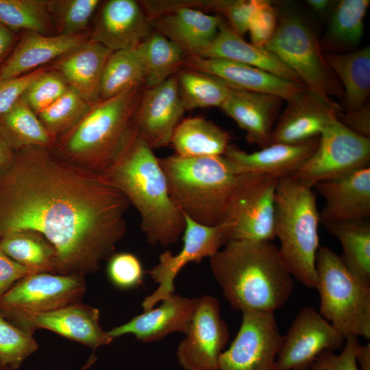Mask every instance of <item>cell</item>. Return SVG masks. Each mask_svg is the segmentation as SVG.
Returning a JSON list of instances; mask_svg holds the SVG:
<instances>
[{"label": "cell", "mask_w": 370, "mask_h": 370, "mask_svg": "<svg viewBox=\"0 0 370 370\" xmlns=\"http://www.w3.org/2000/svg\"><path fill=\"white\" fill-rule=\"evenodd\" d=\"M239 330L219 359V370H276L283 342L274 312H243Z\"/></svg>", "instance_id": "7c38bea8"}, {"label": "cell", "mask_w": 370, "mask_h": 370, "mask_svg": "<svg viewBox=\"0 0 370 370\" xmlns=\"http://www.w3.org/2000/svg\"><path fill=\"white\" fill-rule=\"evenodd\" d=\"M183 68L214 75L232 88L271 95L286 101L306 88L302 83L225 59L188 56Z\"/></svg>", "instance_id": "ffe728a7"}, {"label": "cell", "mask_w": 370, "mask_h": 370, "mask_svg": "<svg viewBox=\"0 0 370 370\" xmlns=\"http://www.w3.org/2000/svg\"><path fill=\"white\" fill-rule=\"evenodd\" d=\"M143 73L145 88H153L175 75L188 55L162 34L152 31L134 47Z\"/></svg>", "instance_id": "f546056e"}, {"label": "cell", "mask_w": 370, "mask_h": 370, "mask_svg": "<svg viewBox=\"0 0 370 370\" xmlns=\"http://www.w3.org/2000/svg\"><path fill=\"white\" fill-rule=\"evenodd\" d=\"M14 152L0 135V169L10 161Z\"/></svg>", "instance_id": "f5cc1de1"}, {"label": "cell", "mask_w": 370, "mask_h": 370, "mask_svg": "<svg viewBox=\"0 0 370 370\" xmlns=\"http://www.w3.org/2000/svg\"><path fill=\"white\" fill-rule=\"evenodd\" d=\"M341 243L343 262L360 280L370 283V223L365 220L323 223Z\"/></svg>", "instance_id": "1f68e13d"}, {"label": "cell", "mask_w": 370, "mask_h": 370, "mask_svg": "<svg viewBox=\"0 0 370 370\" xmlns=\"http://www.w3.org/2000/svg\"><path fill=\"white\" fill-rule=\"evenodd\" d=\"M230 135L202 117L180 122L170 144L176 155L185 158L223 156L230 145Z\"/></svg>", "instance_id": "f1b7e54d"}, {"label": "cell", "mask_w": 370, "mask_h": 370, "mask_svg": "<svg viewBox=\"0 0 370 370\" xmlns=\"http://www.w3.org/2000/svg\"><path fill=\"white\" fill-rule=\"evenodd\" d=\"M324 58L344 86L347 112L364 106L370 94V47L348 53H329Z\"/></svg>", "instance_id": "4dcf8cb0"}, {"label": "cell", "mask_w": 370, "mask_h": 370, "mask_svg": "<svg viewBox=\"0 0 370 370\" xmlns=\"http://www.w3.org/2000/svg\"><path fill=\"white\" fill-rule=\"evenodd\" d=\"M359 345L358 338H347L340 354L330 351L321 352L309 370H358L356 356Z\"/></svg>", "instance_id": "bcb514c9"}, {"label": "cell", "mask_w": 370, "mask_h": 370, "mask_svg": "<svg viewBox=\"0 0 370 370\" xmlns=\"http://www.w3.org/2000/svg\"><path fill=\"white\" fill-rule=\"evenodd\" d=\"M213 276L235 310L274 312L294 288L278 247L271 241L232 240L210 258Z\"/></svg>", "instance_id": "3957f363"}, {"label": "cell", "mask_w": 370, "mask_h": 370, "mask_svg": "<svg viewBox=\"0 0 370 370\" xmlns=\"http://www.w3.org/2000/svg\"><path fill=\"white\" fill-rule=\"evenodd\" d=\"M279 179L260 173L240 174L223 222L232 240L271 241L275 234V191Z\"/></svg>", "instance_id": "9c48e42d"}, {"label": "cell", "mask_w": 370, "mask_h": 370, "mask_svg": "<svg viewBox=\"0 0 370 370\" xmlns=\"http://www.w3.org/2000/svg\"><path fill=\"white\" fill-rule=\"evenodd\" d=\"M356 362L358 370H370V344H360L356 353Z\"/></svg>", "instance_id": "816d5d0a"}, {"label": "cell", "mask_w": 370, "mask_h": 370, "mask_svg": "<svg viewBox=\"0 0 370 370\" xmlns=\"http://www.w3.org/2000/svg\"><path fill=\"white\" fill-rule=\"evenodd\" d=\"M282 100L271 95L230 88L220 108L246 132L248 142L263 148L270 145Z\"/></svg>", "instance_id": "d4e9b609"}, {"label": "cell", "mask_w": 370, "mask_h": 370, "mask_svg": "<svg viewBox=\"0 0 370 370\" xmlns=\"http://www.w3.org/2000/svg\"><path fill=\"white\" fill-rule=\"evenodd\" d=\"M185 228L182 234L183 245L176 254L165 251L158 256V263L148 274L158 287L146 297L142 306L144 311L153 308L174 293V282L182 269L189 262H200L204 258H211L227 243L222 224L210 226L194 221L184 215Z\"/></svg>", "instance_id": "4fadbf2b"}, {"label": "cell", "mask_w": 370, "mask_h": 370, "mask_svg": "<svg viewBox=\"0 0 370 370\" xmlns=\"http://www.w3.org/2000/svg\"><path fill=\"white\" fill-rule=\"evenodd\" d=\"M18 40L16 33L0 22V66L12 52Z\"/></svg>", "instance_id": "f907efd6"}, {"label": "cell", "mask_w": 370, "mask_h": 370, "mask_svg": "<svg viewBox=\"0 0 370 370\" xmlns=\"http://www.w3.org/2000/svg\"><path fill=\"white\" fill-rule=\"evenodd\" d=\"M198 56L241 62L284 79L302 83L274 53L265 47L246 42L224 22L221 24L215 38Z\"/></svg>", "instance_id": "83f0119b"}, {"label": "cell", "mask_w": 370, "mask_h": 370, "mask_svg": "<svg viewBox=\"0 0 370 370\" xmlns=\"http://www.w3.org/2000/svg\"><path fill=\"white\" fill-rule=\"evenodd\" d=\"M92 106L71 88L37 114L50 136L74 127Z\"/></svg>", "instance_id": "f35d334b"}, {"label": "cell", "mask_w": 370, "mask_h": 370, "mask_svg": "<svg viewBox=\"0 0 370 370\" xmlns=\"http://www.w3.org/2000/svg\"><path fill=\"white\" fill-rule=\"evenodd\" d=\"M275 234L288 272L304 286L315 288L319 246L320 212L312 188L291 177L279 179L275 191Z\"/></svg>", "instance_id": "5b68a950"}, {"label": "cell", "mask_w": 370, "mask_h": 370, "mask_svg": "<svg viewBox=\"0 0 370 370\" xmlns=\"http://www.w3.org/2000/svg\"><path fill=\"white\" fill-rule=\"evenodd\" d=\"M81 34L49 36L26 32L0 66V80L25 75L56 58H62L86 42Z\"/></svg>", "instance_id": "484cf974"}, {"label": "cell", "mask_w": 370, "mask_h": 370, "mask_svg": "<svg viewBox=\"0 0 370 370\" xmlns=\"http://www.w3.org/2000/svg\"><path fill=\"white\" fill-rule=\"evenodd\" d=\"M150 25L181 47L188 56H198L217 36L221 16L208 14L187 5L186 1H145Z\"/></svg>", "instance_id": "5bb4252c"}, {"label": "cell", "mask_w": 370, "mask_h": 370, "mask_svg": "<svg viewBox=\"0 0 370 370\" xmlns=\"http://www.w3.org/2000/svg\"><path fill=\"white\" fill-rule=\"evenodd\" d=\"M38 348L32 332L18 327L0 312V365L16 370Z\"/></svg>", "instance_id": "ab89813d"}, {"label": "cell", "mask_w": 370, "mask_h": 370, "mask_svg": "<svg viewBox=\"0 0 370 370\" xmlns=\"http://www.w3.org/2000/svg\"><path fill=\"white\" fill-rule=\"evenodd\" d=\"M169 193L184 215L202 225L221 224L238 184L236 174L223 156L159 158Z\"/></svg>", "instance_id": "277c9868"}, {"label": "cell", "mask_w": 370, "mask_h": 370, "mask_svg": "<svg viewBox=\"0 0 370 370\" xmlns=\"http://www.w3.org/2000/svg\"><path fill=\"white\" fill-rule=\"evenodd\" d=\"M96 360H97V357L95 354V351H94L92 354L89 356L85 365L82 367L80 370H88L92 366V365L96 362Z\"/></svg>", "instance_id": "11a10c76"}, {"label": "cell", "mask_w": 370, "mask_h": 370, "mask_svg": "<svg viewBox=\"0 0 370 370\" xmlns=\"http://www.w3.org/2000/svg\"><path fill=\"white\" fill-rule=\"evenodd\" d=\"M175 75L178 95L185 111L220 108L230 90L223 80L204 72L182 68Z\"/></svg>", "instance_id": "e575fe53"}, {"label": "cell", "mask_w": 370, "mask_h": 370, "mask_svg": "<svg viewBox=\"0 0 370 370\" xmlns=\"http://www.w3.org/2000/svg\"><path fill=\"white\" fill-rule=\"evenodd\" d=\"M4 317L28 332L34 333L36 329L48 330L86 345L94 351L110 344L113 340L102 329L99 310L80 302L43 313L14 314Z\"/></svg>", "instance_id": "e0dca14e"}, {"label": "cell", "mask_w": 370, "mask_h": 370, "mask_svg": "<svg viewBox=\"0 0 370 370\" xmlns=\"http://www.w3.org/2000/svg\"><path fill=\"white\" fill-rule=\"evenodd\" d=\"M125 195L103 175L41 147L14 151L0 169V238L31 232L56 252V273L85 276L108 259L126 232Z\"/></svg>", "instance_id": "6da1fadb"}, {"label": "cell", "mask_w": 370, "mask_h": 370, "mask_svg": "<svg viewBox=\"0 0 370 370\" xmlns=\"http://www.w3.org/2000/svg\"><path fill=\"white\" fill-rule=\"evenodd\" d=\"M0 249L34 273H56V258L52 245L40 235L17 232L0 238Z\"/></svg>", "instance_id": "d590c367"}, {"label": "cell", "mask_w": 370, "mask_h": 370, "mask_svg": "<svg viewBox=\"0 0 370 370\" xmlns=\"http://www.w3.org/2000/svg\"><path fill=\"white\" fill-rule=\"evenodd\" d=\"M319 137L298 144L272 143L247 153L230 145L223 156L236 174L260 173L278 179L295 173L315 151Z\"/></svg>", "instance_id": "603a6c76"}, {"label": "cell", "mask_w": 370, "mask_h": 370, "mask_svg": "<svg viewBox=\"0 0 370 370\" xmlns=\"http://www.w3.org/2000/svg\"><path fill=\"white\" fill-rule=\"evenodd\" d=\"M338 106L305 88L287 101L273 127L270 144H298L318 138L337 117Z\"/></svg>", "instance_id": "d6986e66"}, {"label": "cell", "mask_w": 370, "mask_h": 370, "mask_svg": "<svg viewBox=\"0 0 370 370\" xmlns=\"http://www.w3.org/2000/svg\"><path fill=\"white\" fill-rule=\"evenodd\" d=\"M112 51L90 40L60 58L56 70L91 106L100 101V85L105 64Z\"/></svg>", "instance_id": "4316f807"}, {"label": "cell", "mask_w": 370, "mask_h": 370, "mask_svg": "<svg viewBox=\"0 0 370 370\" xmlns=\"http://www.w3.org/2000/svg\"><path fill=\"white\" fill-rule=\"evenodd\" d=\"M185 335L177 349L181 366L185 370H219V359L230 332L217 298L208 295L198 297Z\"/></svg>", "instance_id": "9a60e30c"}, {"label": "cell", "mask_w": 370, "mask_h": 370, "mask_svg": "<svg viewBox=\"0 0 370 370\" xmlns=\"http://www.w3.org/2000/svg\"><path fill=\"white\" fill-rule=\"evenodd\" d=\"M45 71L38 69L18 77L0 80V114L8 111L21 98L28 86Z\"/></svg>", "instance_id": "7dc6e473"}, {"label": "cell", "mask_w": 370, "mask_h": 370, "mask_svg": "<svg viewBox=\"0 0 370 370\" xmlns=\"http://www.w3.org/2000/svg\"><path fill=\"white\" fill-rule=\"evenodd\" d=\"M107 275L121 290H131L143 284L145 270L137 256L130 252L114 253L108 259Z\"/></svg>", "instance_id": "7bdbcfd3"}, {"label": "cell", "mask_w": 370, "mask_h": 370, "mask_svg": "<svg viewBox=\"0 0 370 370\" xmlns=\"http://www.w3.org/2000/svg\"><path fill=\"white\" fill-rule=\"evenodd\" d=\"M345 337L312 306L297 314L276 359V370H309L324 351L341 349Z\"/></svg>", "instance_id": "2e32d148"}, {"label": "cell", "mask_w": 370, "mask_h": 370, "mask_svg": "<svg viewBox=\"0 0 370 370\" xmlns=\"http://www.w3.org/2000/svg\"><path fill=\"white\" fill-rule=\"evenodd\" d=\"M85 292L83 275L31 273L0 298V312L4 316L47 312L79 303Z\"/></svg>", "instance_id": "8fae6325"}, {"label": "cell", "mask_w": 370, "mask_h": 370, "mask_svg": "<svg viewBox=\"0 0 370 370\" xmlns=\"http://www.w3.org/2000/svg\"><path fill=\"white\" fill-rule=\"evenodd\" d=\"M99 173L137 210L140 229L150 244L167 247L182 236L184 214L170 197L159 158L136 129Z\"/></svg>", "instance_id": "7a4b0ae2"}, {"label": "cell", "mask_w": 370, "mask_h": 370, "mask_svg": "<svg viewBox=\"0 0 370 370\" xmlns=\"http://www.w3.org/2000/svg\"><path fill=\"white\" fill-rule=\"evenodd\" d=\"M142 84L143 69L135 49L112 51L103 70L100 101Z\"/></svg>", "instance_id": "8d00e7d4"}, {"label": "cell", "mask_w": 370, "mask_h": 370, "mask_svg": "<svg viewBox=\"0 0 370 370\" xmlns=\"http://www.w3.org/2000/svg\"><path fill=\"white\" fill-rule=\"evenodd\" d=\"M314 187L325 199L320 212L323 224L370 217V166L322 181Z\"/></svg>", "instance_id": "44dd1931"}, {"label": "cell", "mask_w": 370, "mask_h": 370, "mask_svg": "<svg viewBox=\"0 0 370 370\" xmlns=\"http://www.w3.org/2000/svg\"><path fill=\"white\" fill-rule=\"evenodd\" d=\"M69 88L56 71H43L26 88L21 99L37 114Z\"/></svg>", "instance_id": "b9f144b4"}, {"label": "cell", "mask_w": 370, "mask_h": 370, "mask_svg": "<svg viewBox=\"0 0 370 370\" xmlns=\"http://www.w3.org/2000/svg\"><path fill=\"white\" fill-rule=\"evenodd\" d=\"M0 370H12V369H8L7 367H4L0 365Z\"/></svg>", "instance_id": "9f6ffc18"}, {"label": "cell", "mask_w": 370, "mask_h": 370, "mask_svg": "<svg viewBox=\"0 0 370 370\" xmlns=\"http://www.w3.org/2000/svg\"><path fill=\"white\" fill-rule=\"evenodd\" d=\"M152 32L149 17L134 0H109L102 6L91 39L112 51L134 48Z\"/></svg>", "instance_id": "7402d4cb"}, {"label": "cell", "mask_w": 370, "mask_h": 370, "mask_svg": "<svg viewBox=\"0 0 370 370\" xmlns=\"http://www.w3.org/2000/svg\"><path fill=\"white\" fill-rule=\"evenodd\" d=\"M265 48L274 53L306 86L323 99L341 96L312 27L293 12H284Z\"/></svg>", "instance_id": "ba28073f"}, {"label": "cell", "mask_w": 370, "mask_h": 370, "mask_svg": "<svg viewBox=\"0 0 370 370\" xmlns=\"http://www.w3.org/2000/svg\"><path fill=\"white\" fill-rule=\"evenodd\" d=\"M198 302V297L188 298L172 294L155 308L144 311L128 322L108 331L113 339L132 334L142 342L158 341L173 332L186 334Z\"/></svg>", "instance_id": "cb8c5ba5"}, {"label": "cell", "mask_w": 370, "mask_h": 370, "mask_svg": "<svg viewBox=\"0 0 370 370\" xmlns=\"http://www.w3.org/2000/svg\"><path fill=\"white\" fill-rule=\"evenodd\" d=\"M369 0H342L336 6L320 42L321 48L346 50L358 45L364 32Z\"/></svg>", "instance_id": "836d02e7"}, {"label": "cell", "mask_w": 370, "mask_h": 370, "mask_svg": "<svg viewBox=\"0 0 370 370\" xmlns=\"http://www.w3.org/2000/svg\"><path fill=\"white\" fill-rule=\"evenodd\" d=\"M257 3L258 0H212L208 1L206 9L223 14L229 26L243 38Z\"/></svg>", "instance_id": "ee69618b"}, {"label": "cell", "mask_w": 370, "mask_h": 370, "mask_svg": "<svg viewBox=\"0 0 370 370\" xmlns=\"http://www.w3.org/2000/svg\"><path fill=\"white\" fill-rule=\"evenodd\" d=\"M278 23V10L272 3L267 0H258L248 27L251 43L265 47L275 32Z\"/></svg>", "instance_id": "f6af8a7d"}, {"label": "cell", "mask_w": 370, "mask_h": 370, "mask_svg": "<svg viewBox=\"0 0 370 370\" xmlns=\"http://www.w3.org/2000/svg\"><path fill=\"white\" fill-rule=\"evenodd\" d=\"M0 135L13 151L43 148L51 140L38 115L21 98L0 114Z\"/></svg>", "instance_id": "d6a6232c"}, {"label": "cell", "mask_w": 370, "mask_h": 370, "mask_svg": "<svg viewBox=\"0 0 370 370\" xmlns=\"http://www.w3.org/2000/svg\"><path fill=\"white\" fill-rule=\"evenodd\" d=\"M369 164L370 138L352 132L336 117L320 134L315 151L290 177L312 188Z\"/></svg>", "instance_id": "30bf717a"}, {"label": "cell", "mask_w": 370, "mask_h": 370, "mask_svg": "<svg viewBox=\"0 0 370 370\" xmlns=\"http://www.w3.org/2000/svg\"><path fill=\"white\" fill-rule=\"evenodd\" d=\"M315 288L319 314L345 337L370 338V283L346 267L341 256L327 246L316 257Z\"/></svg>", "instance_id": "52a82bcc"}, {"label": "cell", "mask_w": 370, "mask_h": 370, "mask_svg": "<svg viewBox=\"0 0 370 370\" xmlns=\"http://www.w3.org/2000/svg\"><path fill=\"white\" fill-rule=\"evenodd\" d=\"M184 112L175 75L153 88H145L134 116L137 134L152 149L166 147Z\"/></svg>", "instance_id": "ac0fdd59"}, {"label": "cell", "mask_w": 370, "mask_h": 370, "mask_svg": "<svg viewBox=\"0 0 370 370\" xmlns=\"http://www.w3.org/2000/svg\"><path fill=\"white\" fill-rule=\"evenodd\" d=\"M145 88L140 84L92 106L67 138L66 153L101 171L135 130L134 116Z\"/></svg>", "instance_id": "8992f818"}, {"label": "cell", "mask_w": 370, "mask_h": 370, "mask_svg": "<svg viewBox=\"0 0 370 370\" xmlns=\"http://www.w3.org/2000/svg\"><path fill=\"white\" fill-rule=\"evenodd\" d=\"M306 3L313 10L318 13L326 10L331 4V1L328 0H308Z\"/></svg>", "instance_id": "db71d44e"}, {"label": "cell", "mask_w": 370, "mask_h": 370, "mask_svg": "<svg viewBox=\"0 0 370 370\" xmlns=\"http://www.w3.org/2000/svg\"><path fill=\"white\" fill-rule=\"evenodd\" d=\"M48 5L49 0H0V22L16 33L48 35L54 24Z\"/></svg>", "instance_id": "74e56055"}, {"label": "cell", "mask_w": 370, "mask_h": 370, "mask_svg": "<svg viewBox=\"0 0 370 370\" xmlns=\"http://www.w3.org/2000/svg\"><path fill=\"white\" fill-rule=\"evenodd\" d=\"M31 273H34L0 249V298L18 281Z\"/></svg>", "instance_id": "c3c4849f"}, {"label": "cell", "mask_w": 370, "mask_h": 370, "mask_svg": "<svg viewBox=\"0 0 370 370\" xmlns=\"http://www.w3.org/2000/svg\"><path fill=\"white\" fill-rule=\"evenodd\" d=\"M342 123L352 132L369 138L370 136V107L366 103L362 107L349 112L344 115Z\"/></svg>", "instance_id": "681fc988"}, {"label": "cell", "mask_w": 370, "mask_h": 370, "mask_svg": "<svg viewBox=\"0 0 370 370\" xmlns=\"http://www.w3.org/2000/svg\"><path fill=\"white\" fill-rule=\"evenodd\" d=\"M100 3L99 0H49V10L58 35L79 34L86 29Z\"/></svg>", "instance_id": "60d3db41"}]
</instances>
